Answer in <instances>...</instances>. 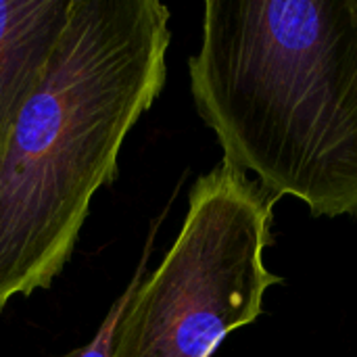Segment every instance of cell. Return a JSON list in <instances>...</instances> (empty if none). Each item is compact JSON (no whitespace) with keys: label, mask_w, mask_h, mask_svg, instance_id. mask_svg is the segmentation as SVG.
Wrapping results in <instances>:
<instances>
[{"label":"cell","mask_w":357,"mask_h":357,"mask_svg":"<svg viewBox=\"0 0 357 357\" xmlns=\"http://www.w3.org/2000/svg\"><path fill=\"white\" fill-rule=\"evenodd\" d=\"M169 40L159 0H71L0 161V312L69 261L92 197L115 180L126 136L163 90Z\"/></svg>","instance_id":"obj_2"},{"label":"cell","mask_w":357,"mask_h":357,"mask_svg":"<svg viewBox=\"0 0 357 357\" xmlns=\"http://www.w3.org/2000/svg\"><path fill=\"white\" fill-rule=\"evenodd\" d=\"M188 73L228 165L357 218V0H207Z\"/></svg>","instance_id":"obj_1"},{"label":"cell","mask_w":357,"mask_h":357,"mask_svg":"<svg viewBox=\"0 0 357 357\" xmlns=\"http://www.w3.org/2000/svg\"><path fill=\"white\" fill-rule=\"evenodd\" d=\"M276 203L226 161L201 176L174 245L117 324L111 357H211L255 322L266 291L282 282L264 264Z\"/></svg>","instance_id":"obj_3"},{"label":"cell","mask_w":357,"mask_h":357,"mask_svg":"<svg viewBox=\"0 0 357 357\" xmlns=\"http://www.w3.org/2000/svg\"><path fill=\"white\" fill-rule=\"evenodd\" d=\"M69 8L71 0H0V161L44 77Z\"/></svg>","instance_id":"obj_4"},{"label":"cell","mask_w":357,"mask_h":357,"mask_svg":"<svg viewBox=\"0 0 357 357\" xmlns=\"http://www.w3.org/2000/svg\"><path fill=\"white\" fill-rule=\"evenodd\" d=\"M144 272H146V253H144V257L140 259L138 270H136V274H134L132 282L128 284V289H126L117 299H115L113 307L109 310V314H107V318L102 320L100 328L96 331L94 339H92L88 345L77 347V349H73V351H69V354H65V356H59V357H111V347H113V337H115L117 324H119V320H121V316H123V312H126V307H128L130 299L134 297V293H136L138 284L142 282Z\"/></svg>","instance_id":"obj_5"}]
</instances>
